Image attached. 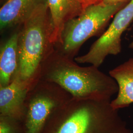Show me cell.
<instances>
[{"label":"cell","instance_id":"cell-3","mask_svg":"<svg viewBox=\"0 0 133 133\" xmlns=\"http://www.w3.org/2000/svg\"><path fill=\"white\" fill-rule=\"evenodd\" d=\"M21 26L19 68L15 76L32 86L38 80L41 67L55 45L51 41L53 28L48 2L39 6Z\"/></svg>","mask_w":133,"mask_h":133},{"label":"cell","instance_id":"cell-6","mask_svg":"<svg viewBox=\"0 0 133 133\" xmlns=\"http://www.w3.org/2000/svg\"><path fill=\"white\" fill-rule=\"evenodd\" d=\"M133 21V0L115 14L109 28L91 45L85 54L75 57L79 64H90L99 67L110 55H117L121 52V37Z\"/></svg>","mask_w":133,"mask_h":133},{"label":"cell","instance_id":"cell-4","mask_svg":"<svg viewBox=\"0 0 133 133\" xmlns=\"http://www.w3.org/2000/svg\"><path fill=\"white\" fill-rule=\"evenodd\" d=\"M129 2L112 5L101 3L87 6L79 16L66 22L61 42L55 48L74 59L83 43L92 37L101 36L111 18Z\"/></svg>","mask_w":133,"mask_h":133},{"label":"cell","instance_id":"cell-5","mask_svg":"<svg viewBox=\"0 0 133 133\" xmlns=\"http://www.w3.org/2000/svg\"><path fill=\"white\" fill-rule=\"evenodd\" d=\"M72 96L56 83L38 79L27 95L21 121L24 133H43L55 111Z\"/></svg>","mask_w":133,"mask_h":133},{"label":"cell","instance_id":"cell-15","mask_svg":"<svg viewBox=\"0 0 133 133\" xmlns=\"http://www.w3.org/2000/svg\"><path fill=\"white\" fill-rule=\"evenodd\" d=\"M130 47H131V48H133V43H132V44L130 45Z\"/></svg>","mask_w":133,"mask_h":133},{"label":"cell","instance_id":"cell-11","mask_svg":"<svg viewBox=\"0 0 133 133\" xmlns=\"http://www.w3.org/2000/svg\"><path fill=\"white\" fill-rule=\"evenodd\" d=\"M19 30L12 34L1 45L0 50V86L10 84L19 68Z\"/></svg>","mask_w":133,"mask_h":133},{"label":"cell","instance_id":"cell-14","mask_svg":"<svg viewBox=\"0 0 133 133\" xmlns=\"http://www.w3.org/2000/svg\"><path fill=\"white\" fill-rule=\"evenodd\" d=\"M130 0H102V3L105 5H112L120 3L129 2Z\"/></svg>","mask_w":133,"mask_h":133},{"label":"cell","instance_id":"cell-7","mask_svg":"<svg viewBox=\"0 0 133 133\" xmlns=\"http://www.w3.org/2000/svg\"><path fill=\"white\" fill-rule=\"evenodd\" d=\"M31 85L15 76L10 84L0 86V115L22 121L25 102Z\"/></svg>","mask_w":133,"mask_h":133},{"label":"cell","instance_id":"cell-10","mask_svg":"<svg viewBox=\"0 0 133 133\" xmlns=\"http://www.w3.org/2000/svg\"><path fill=\"white\" fill-rule=\"evenodd\" d=\"M109 75L118 86L116 98L111 101V106L114 109L119 110L133 104V58L110 70Z\"/></svg>","mask_w":133,"mask_h":133},{"label":"cell","instance_id":"cell-9","mask_svg":"<svg viewBox=\"0 0 133 133\" xmlns=\"http://www.w3.org/2000/svg\"><path fill=\"white\" fill-rule=\"evenodd\" d=\"M48 2L52 20L51 41L56 45L61 42L62 32L66 22L79 16L84 9L77 0H48Z\"/></svg>","mask_w":133,"mask_h":133},{"label":"cell","instance_id":"cell-8","mask_svg":"<svg viewBox=\"0 0 133 133\" xmlns=\"http://www.w3.org/2000/svg\"><path fill=\"white\" fill-rule=\"evenodd\" d=\"M48 0H8L0 9L1 32L15 26H21Z\"/></svg>","mask_w":133,"mask_h":133},{"label":"cell","instance_id":"cell-1","mask_svg":"<svg viewBox=\"0 0 133 133\" xmlns=\"http://www.w3.org/2000/svg\"><path fill=\"white\" fill-rule=\"evenodd\" d=\"M38 79L56 83L77 99L111 100L118 91L109 75L94 65L80 66L55 48L43 63Z\"/></svg>","mask_w":133,"mask_h":133},{"label":"cell","instance_id":"cell-2","mask_svg":"<svg viewBox=\"0 0 133 133\" xmlns=\"http://www.w3.org/2000/svg\"><path fill=\"white\" fill-rule=\"evenodd\" d=\"M111 101L72 98L52 114L43 133H133Z\"/></svg>","mask_w":133,"mask_h":133},{"label":"cell","instance_id":"cell-12","mask_svg":"<svg viewBox=\"0 0 133 133\" xmlns=\"http://www.w3.org/2000/svg\"><path fill=\"white\" fill-rule=\"evenodd\" d=\"M0 133H24L21 121L0 115Z\"/></svg>","mask_w":133,"mask_h":133},{"label":"cell","instance_id":"cell-13","mask_svg":"<svg viewBox=\"0 0 133 133\" xmlns=\"http://www.w3.org/2000/svg\"><path fill=\"white\" fill-rule=\"evenodd\" d=\"M82 5L84 9L92 5L102 3V0H77Z\"/></svg>","mask_w":133,"mask_h":133}]
</instances>
